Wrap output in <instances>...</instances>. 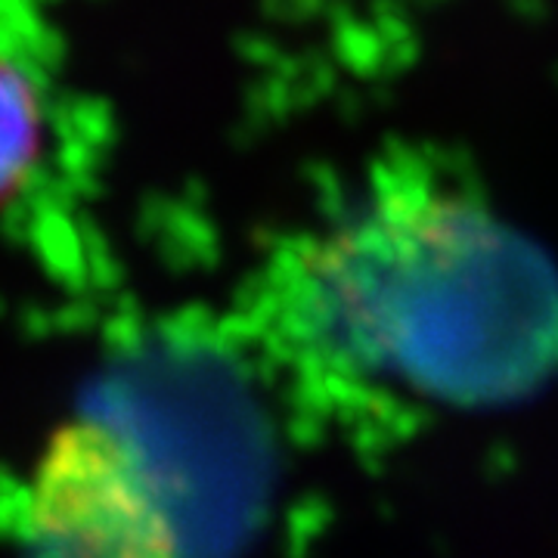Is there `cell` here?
Segmentation results:
<instances>
[{
  "label": "cell",
  "mask_w": 558,
  "mask_h": 558,
  "mask_svg": "<svg viewBox=\"0 0 558 558\" xmlns=\"http://www.w3.org/2000/svg\"><path fill=\"white\" fill-rule=\"evenodd\" d=\"M248 348L202 323L137 332L81 407L119 440L178 558H236L267 506L274 453Z\"/></svg>",
  "instance_id": "2"
},
{
  "label": "cell",
  "mask_w": 558,
  "mask_h": 558,
  "mask_svg": "<svg viewBox=\"0 0 558 558\" xmlns=\"http://www.w3.org/2000/svg\"><path fill=\"white\" fill-rule=\"evenodd\" d=\"M7 515L22 558H178L119 440L84 413L57 435Z\"/></svg>",
  "instance_id": "3"
},
{
  "label": "cell",
  "mask_w": 558,
  "mask_h": 558,
  "mask_svg": "<svg viewBox=\"0 0 558 558\" xmlns=\"http://www.w3.org/2000/svg\"><path fill=\"white\" fill-rule=\"evenodd\" d=\"M245 339L301 398L502 403L558 376V270L478 196L418 161L282 242L248 292Z\"/></svg>",
  "instance_id": "1"
},
{
  "label": "cell",
  "mask_w": 558,
  "mask_h": 558,
  "mask_svg": "<svg viewBox=\"0 0 558 558\" xmlns=\"http://www.w3.org/2000/svg\"><path fill=\"white\" fill-rule=\"evenodd\" d=\"M44 109L35 81L0 57V208L28 183L40 159Z\"/></svg>",
  "instance_id": "4"
}]
</instances>
